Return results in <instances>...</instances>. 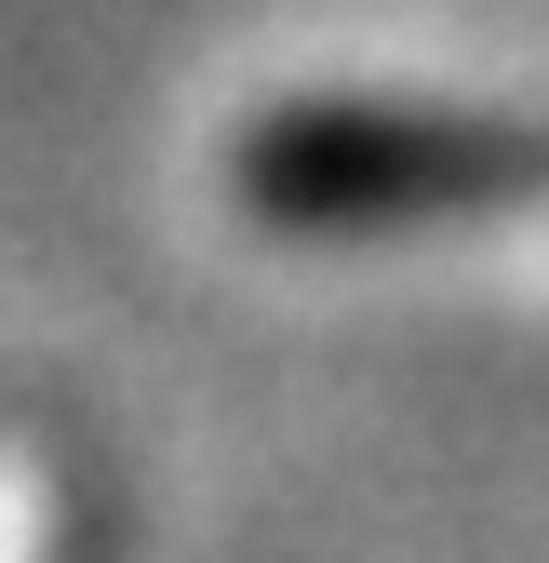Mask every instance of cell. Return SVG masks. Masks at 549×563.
I'll return each instance as SVG.
<instances>
[{"mask_svg": "<svg viewBox=\"0 0 549 563\" xmlns=\"http://www.w3.org/2000/svg\"><path fill=\"white\" fill-rule=\"evenodd\" d=\"M523 148L442 121H282V148H255V201L282 216H389V201H469V188H523Z\"/></svg>", "mask_w": 549, "mask_h": 563, "instance_id": "1", "label": "cell"}]
</instances>
